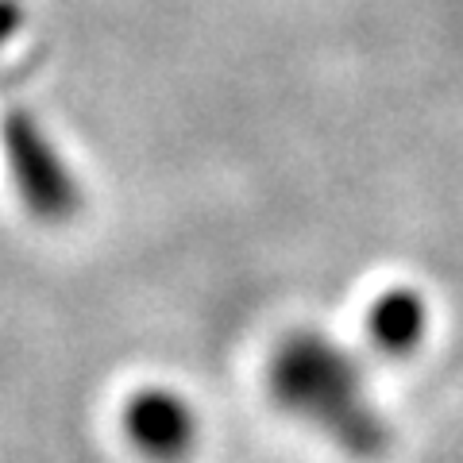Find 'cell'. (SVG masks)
Wrapping results in <instances>:
<instances>
[{
  "label": "cell",
  "mask_w": 463,
  "mask_h": 463,
  "mask_svg": "<svg viewBox=\"0 0 463 463\" xmlns=\"http://www.w3.org/2000/svg\"><path fill=\"white\" fill-rule=\"evenodd\" d=\"M267 390L279 410L313 425L355 459H379L390 425L374 405L359 359L321 328H289L267 355Z\"/></svg>",
  "instance_id": "cell-1"
},
{
  "label": "cell",
  "mask_w": 463,
  "mask_h": 463,
  "mask_svg": "<svg viewBox=\"0 0 463 463\" xmlns=\"http://www.w3.org/2000/svg\"><path fill=\"white\" fill-rule=\"evenodd\" d=\"M0 143H5L8 174L16 194L35 221L43 224H70L81 213V185L74 170L43 132V124L27 109H8L0 120Z\"/></svg>",
  "instance_id": "cell-2"
},
{
  "label": "cell",
  "mask_w": 463,
  "mask_h": 463,
  "mask_svg": "<svg viewBox=\"0 0 463 463\" xmlns=\"http://www.w3.org/2000/svg\"><path fill=\"white\" fill-rule=\"evenodd\" d=\"M128 440L155 463H178L197 444V413L166 386H143L124 405Z\"/></svg>",
  "instance_id": "cell-3"
},
{
  "label": "cell",
  "mask_w": 463,
  "mask_h": 463,
  "mask_svg": "<svg viewBox=\"0 0 463 463\" xmlns=\"http://www.w3.org/2000/svg\"><path fill=\"white\" fill-rule=\"evenodd\" d=\"M429 332V306L425 298L410 286L383 289L367 309V340L383 355H413Z\"/></svg>",
  "instance_id": "cell-4"
},
{
  "label": "cell",
  "mask_w": 463,
  "mask_h": 463,
  "mask_svg": "<svg viewBox=\"0 0 463 463\" xmlns=\"http://www.w3.org/2000/svg\"><path fill=\"white\" fill-rule=\"evenodd\" d=\"M20 24H24V8L16 5V0H0V47L16 39Z\"/></svg>",
  "instance_id": "cell-5"
}]
</instances>
